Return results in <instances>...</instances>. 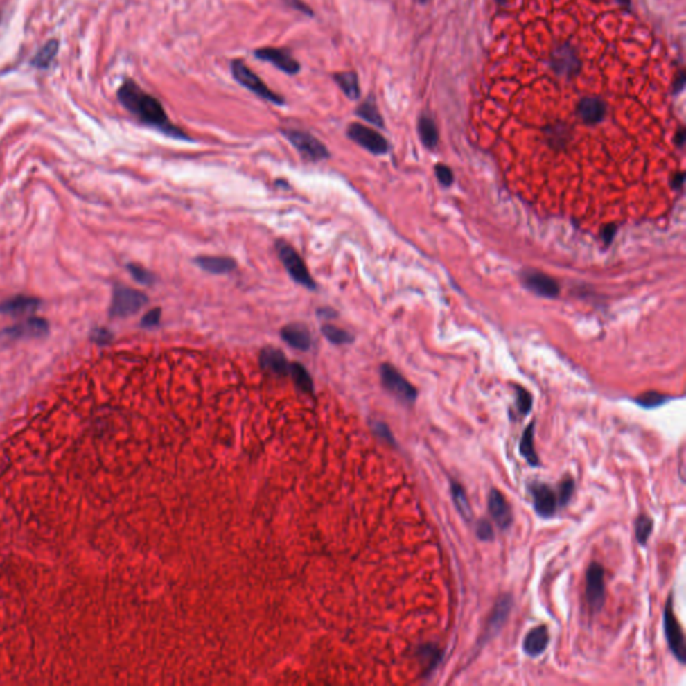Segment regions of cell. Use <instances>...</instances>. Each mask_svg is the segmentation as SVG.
Wrapping results in <instances>:
<instances>
[{
	"label": "cell",
	"mask_w": 686,
	"mask_h": 686,
	"mask_svg": "<svg viewBox=\"0 0 686 686\" xmlns=\"http://www.w3.org/2000/svg\"><path fill=\"white\" fill-rule=\"evenodd\" d=\"M586 598L594 613L601 611L605 604V570L597 562L588 565L586 572Z\"/></svg>",
	"instance_id": "9"
},
{
	"label": "cell",
	"mask_w": 686,
	"mask_h": 686,
	"mask_svg": "<svg viewBox=\"0 0 686 686\" xmlns=\"http://www.w3.org/2000/svg\"><path fill=\"white\" fill-rule=\"evenodd\" d=\"M283 3H285L290 8H292L295 11H299L303 15L314 17L313 8L307 3H304L303 0H283Z\"/></svg>",
	"instance_id": "42"
},
{
	"label": "cell",
	"mask_w": 686,
	"mask_h": 686,
	"mask_svg": "<svg viewBox=\"0 0 686 686\" xmlns=\"http://www.w3.org/2000/svg\"><path fill=\"white\" fill-rule=\"evenodd\" d=\"M450 491H452V498H453V502H455L457 511L460 512V515L464 518L466 522H469L472 519V509L468 503L463 485H460L456 482H452Z\"/></svg>",
	"instance_id": "28"
},
{
	"label": "cell",
	"mask_w": 686,
	"mask_h": 686,
	"mask_svg": "<svg viewBox=\"0 0 686 686\" xmlns=\"http://www.w3.org/2000/svg\"><path fill=\"white\" fill-rule=\"evenodd\" d=\"M259 364L264 371L272 374V376H279L284 377L290 374V362L287 361L285 355L281 350L275 347H265L261 351L259 357Z\"/></svg>",
	"instance_id": "17"
},
{
	"label": "cell",
	"mask_w": 686,
	"mask_h": 686,
	"mask_svg": "<svg viewBox=\"0 0 686 686\" xmlns=\"http://www.w3.org/2000/svg\"><path fill=\"white\" fill-rule=\"evenodd\" d=\"M57 49H58V43L55 41L49 42L47 44H44L42 47L41 50L38 51L37 57L34 58V64L38 66V67H47L51 61L54 60L55 54H57Z\"/></svg>",
	"instance_id": "30"
},
{
	"label": "cell",
	"mask_w": 686,
	"mask_h": 686,
	"mask_svg": "<svg viewBox=\"0 0 686 686\" xmlns=\"http://www.w3.org/2000/svg\"><path fill=\"white\" fill-rule=\"evenodd\" d=\"M231 73H232V77L235 81L238 82L244 89H247L248 91L254 93L261 100L271 102L276 106L285 105L284 97L275 93L274 90H271L267 86V83L263 81L262 78L254 70H251L245 64V62L240 61V60L231 62Z\"/></svg>",
	"instance_id": "2"
},
{
	"label": "cell",
	"mask_w": 686,
	"mask_h": 686,
	"mask_svg": "<svg viewBox=\"0 0 686 686\" xmlns=\"http://www.w3.org/2000/svg\"><path fill=\"white\" fill-rule=\"evenodd\" d=\"M434 172H436L439 182H441L444 186H450L453 184V172L449 166H446L444 164H437L434 168Z\"/></svg>",
	"instance_id": "39"
},
{
	"label": "cell",
	"mask_w": 686,
	"mask_h": 686,
	"mask_svg": "<svg viewBox=\"0 0 686 686\" xmlns=\"http://www.w3.org/2000/svg\"><path fill=\"white\" fill-rule=\"evenodd\" d=\"M548 641H549L548 628L545 626H538L527 634L523 649L528 656L536 657V656H540L547 649Z\"/></svg>",
	"instance_id": "21"
},
{
	"label": "cell",
	"mask_w": 686,
	"mask_h": 686,
	"mask_svg": "<svg viewBox=\"0 0 686 686\" xmlns=\"http://www.w3.org/2000/svg\"><path fill=\"white\" fill-rule=\"evenodd\" d=\"M488 509L495 520V523L499 525L502 529L508 528L513 522L512 516V509L505 500L504 496L500 493L498 489H491L489 498H488Z\"/></svg>",
	"instance_id": "16"
},
{
	"label": "cell",
	"mask_w": 686,
	"mask_h": 686,
	"mask_svg": "<svg viewBox=\"0 0 686 686\" xmlns=\"http://www.w3.org/2000/svg\"><path fill=\"white\" fill-rule=\"evenodd\" d=\"M41 301L34 297L17 295L0 303V314L6 315H24L38 310Z\"/></svg>",
	"instance_id": "19"
},
{
	"label": "cell",
	"mask_w": 686,
	"mask_h": 686,
	"mask_svg": "<svg viewBox=\"0 0 686 686\" xmlns=\"http://www.w3.org/2000/svg\"><path fill=\"white\" fill-rule=\"evenodd\" d=\"M651 531H653V520L646 515H641L635 522V538L640 545H645L647 543Z\"/></svg>",
	"instance_id": "31"
},
{
	"label": "cell",
	"mask_w": 686,
	"mask_h": 686,
	"mask_svg": "<svg viewBox=\"0 0 686 686\" xmlns=\"http://www.w3.org/2000/svg\"><path fill=\"white\" fill-rule=\"evenodd\" d=\"M275 248L278 252V258L281 259L283 267L285 268L291 279L307 290H315L317 284L314 282L302 256L295 251V248L284 240L276 243Z\"/></svg>",
	"instance_id": "3"
},
{
	"label": "cell",
	"mask_w": 686,
	"mask_h": 686,
	"mask_svg": "<svg viewBox=\"0 0 686 686\" xmlns=\"http://www.w3.org/2000/svg\"><path fill=\"white\" fill-rule=\"evenodd\" d=\"M574 488H575L574 480L571 477H565V480L559 484V489H558V504H561L562 507L568 504V502L572 498Z\"/></svg>",
	"instance_id": "35"
},
{
	"label": "cell",
	"mask_w": 686,
	"mask_h": 686,
	"mask_svg": "<svg viewBox=\"0 0 686 686\" xmlns=\"http://www.w3.org/2000/svg\"><path fill=\"white\" fill-rule=\"evenodd\" d=\"M495 1H496L498 4H500V6H504L505 1H507V0H495Z\"/></svg>",
	"instance_id": "50"
},
{
	"label": "cell",
	"mask_w": 686,
	"mask_h": 686,
	"mask_svg": "<svg viewBox=\"0 0 686 686\" xmlns=\"http://www.w3.org/2000/svg\"><path fill=\"white\" fill-rule=\"evenodd\" d=\"M381 380L385 387L401 401L409 404L416 401L417 390L392 364H385L381 366Z\"/></svg>",
	"instance_id": "10"
},
{
	"label": "cell",
	"mask_w": 686,
	"mask_h": 686,
	"mask_svg": "<svg viewBox=\"0 0 686 686\" xmlns=\"http://www.w3.org/2000/svg\"><path fill=\"white\" fill-rule=\"evenodd\" d=\"M288 376H291V378L297 385V387L299 390H302L303 393H313L314 392L313 378L303 364H298V362L290 364V374Z\"/></svg>",
	"instance_id": "27"
},
{
	"label": "cell",
	"mask_w": 686,
	"mask_h": 686,
	"mask_svg": "<svg viewBox=\"0 0 686 686\" xmlns=\"http://www.w3.org/2000/svg\"><path fill=\"white\" fill-rule=\"evenodd\" d=\"M282 134L308 161H322L330 156L326 145L308 132L299 129H283Z\"/></svg>",
	"instance_id": "5"
},
{
	"label": "cell",
	"mask_w": 686,
	"mask_h": 686,
	"mask_svg": "<svg viewBox=\"0 0 686 686\" xmlns=\"http://www.w3.org/2000/svg\"><path fill=\"white\" fill-rule=\"evenodd\" d=\"M146 303L148 298L141 291L125 285H116L110 307V315L121 318L133 315L140 311Z\"/></svg>",
	"instance_id": "6"
},
{
	"label": "cell",
	"mask_w": 686,
	"mask_h": 686,
	"mask_svg": "<svg viewBox=\"0 0 686 686\" xmlns=\"http://www.w3.org/2000/svg\"><path fill=\"white\" fill-rule=\"evenodd\" d=\"M516 404H518L519 412L523 416H527L531 412V407H532V396L525 389L520 387V386L516 387Z\"/></svg>",
	"instance_id": "36"
},
{
	"label": "cell",
	"mask_w": 686,
	"mask_h": 686,
	"mask_svg": "<svg viewBox=\"0 0 686 686\" xmlns=\"http://www.w3.org/2000/svg\"><path fill=\"white\" fill-rule=\"evenodd\" d=\"M317 313L321 318H335L337 317V311L331 307H323V308H319Z\"/></svg>",
	"instance_id": "45"
},
{
	"label": "cell",
	"mask_w": 686,
	"mask_h": 686,
	"mask_svg": "<svg viewBox=\"0 0 686 686\" xmlns=\"http://www.w3.org/2000/svg\"><path fill=\"white\" fill-rule=\"evenodd\" d=\"M195 263L209 274H213V275H222V274H228L234 270H236L238 264H236V261L232 259V258H228V256H209V255H205V256H199L195 259Z\"/></svg>",
	"instance_id": "20"
},
{
	"label": "cell",
	"mask_w": 686,
	"mask_h": 686,
	"mask_svg": "<svg viewBox=\"0 0 686 686\" xmlns=\"http://www.w3.org/2000/svg\"><path fill=\"white\" fill-rule=\"evenodd\" d=\"M684 182H685V173H683V172H681V173L676 175V176H674V179H673V188L680 189V188L684 185Z\"/></svg>",
	"instance_id": "47"
},
{
	"label": "cell",
	"mask_w": 686,
	"mask_h": 686,
	"mask_svg": "<svg viewBox=\"0 0 686 686\" xmlns=\"http://www.w3.org/2000/svg\"><path fill=\"white\" fill-rule=\"evenodd\" d=\"M667 401V397L664 396V394H660L657 392H647L645 394L640 396L635 403L642 406V407H646V409H650V407H657L660 405L665 404Z\"/></svg>",
	"instance_id": "33"
},
{
	"label": "cell",
	"mask_w": 686,
	"mask_h": 686,
	"mask_svg": "<svg viewBox=\"0 0 686 686\" xmlns=\"http://www.w3.org/2000/svg\"><path fill=\"white\" fill-rule=\"evenodd\" d=\"M281 337L284 342L297 350L307 351L311 347L310 330L303 323H291L284 326L281 330Z\"/></svg>",
	"instance_id": "18"
},
{
	"label": "cell",
	"mask_w": 686,
	"mask_h": 686,
	"mask_svg": "<svg viewBox=\"0 0 686 686\" xmlns=\"http://www.w3.org/2000/svg\"><path fill=\"white\" fill-rule=\"evenodd\" d=\"M347 137L376 156L387 153L390 148L389 142L381 133L358 122H353L351 125H349Z\"/></svg>",
	"instance_id": "8"
},
{
	"label": "cell",
	"mask_w": 686,
	"mask_h": 686,
	"mask_svg": "<svg viewBox=\"0 0 686 686\" xmlns=\"http://www.w3.org/2000/svg\"><path fill=\"white\" fill-rule=\"evenodd\" d=\"M511 606H512V598L509 595H504L502 597L496 605H495V608H493V613L488 621V628H486V633L491 634L493 631H496L498 628H500L503 624H504L508 614H509V610H511Z\"/></svg>",
	"instance_id": "25"
},
{
	"label": "cell",
	"mask_w": 686,
	"mask_h": 686,
	"mask_svg": "<svg viewBox=\"0 0 686 686\" xmlns=\"http://www.w3.org/2000/svg\"><path fill=\"white\" fill-rule=\"evenodd\" d=\"M47 333H49V323L42 318H30L26 322L6 328L1 333V337L8 341H15L21 338H41Z\"/></svg>",
	"instance_id": "14"
},
{
	"label": "cell",
	"mask_w": 686,
	"mask_h": 686,
	"mask_svg": "<svg viewBox=\"0 0 686 686\" xmlns=\"http://www.w3.org/2000/svg\"><path fill=\"white\" fill-rule=\"evenodd\" d=\"M414 1H416V3H419V4H426V3H429L430 0H414Z\"/></svg>",
	"instance_id": "49"
},
{
	"label": "cell",
	"mask_w": 686,
	"mask_h": 686,
	"mask_svg": "<svg viewBox=\"0 0 686 686\" xmlns=\"http://www.w3.org/2000/svg\"><path fill=\"white\" fill-rule=\"evenodd\" d=\"M117 97L122 106L143 125L150 126L175 140L192 141V139L182 129L170 121L161 102L146 93L137 82L133 80L123 82L118 89Z\"/></svg>",
	"instance_id": "1"
},
{
	"label": "cell",
	"mask_w": 686,
	"mask_h": 686,
	"mask_svg": "<svg viewBox=\"0 0 686 686\" xmlns=\"http://www.w3.org/2000/svg\"><path fill=\"white\" fill-rule=\"evenodd\" d=\"M686 85V76L684 70H680L674 78V82L671 85V94L678 96L680 93L684 91Z\"/></svg>",
	"instance_id": "43"
},
{
	"label": "cell",
	"mask_w": 686,
	"mask_h": 686,
	"mask_svg": "<svg viewBox=\"0 0 686 686\" xmlns=\"http://www.w3.org/2000/svg\"><path fill=\"white\" fill-rule=\"evenodd\" d=\"M255 58L259 61L268 62L278 70L288 76H297L301 71V63L295 60L287 49L278 47H262L254 51Z\"/></svg>",
	"instance_id": "11"
},
{
	"label": "cell",
	"mask_w": 686,
	"mask_h": 686,
	"mask_svg": "<svg viewBox=\"0 0 686 686\" xmlns=\"http://www.w3.org/2000/svg\"><path fill=\"white\" fill-rule=\"evenodd\" d=\"M547 137L549 142L555 143V145H561V143H565L568 139V130L565 126H561V125H555V126H551L547 129Z\"/></svg>",
	"instance_id": "37"
},
{
	"label": "cell",
	"mask_w": 686,
	"mask_h": 686,
	"mask_svg": "<svg viewBox=\"0 0 686 686\" xmlns=\"http://www.w3.org/2000/svg\"><path fill=\"white\" fill-rule=\"evenodd\" d=\"M420 654L421 657H424L425 661H426V666L429 669V671L437 665L441 660V651L439 650V647L436 646H424L421 650H420Z\"/></svg>",
	"instance_id": "34"
},
{
	"label": "cell",
	"mask_w": 686,
	"mask_h": 686,
	"mask_svg": "<svg viewBox=\"0 0 686 686\" xmlns=\"http://www.w3.org/2000/svg\"><path fill=\"white\" fill-rule=\"evenodd\" d=\"M127 270L132 275V278L136 281V282L140 283V284H143V285H150L155 283V276L152 272H149L148 270H145L141 265L139 264H129L127 265Z\"/></svg>",
	"instance_id": "32"
},
{
	"label": "cell",
	"mask_w": 686,
	"mask_h": 686,
	"mask_svg": "<svg viewBox=\"0 0 686 686\" xmlns=\"http://www.w3.org/2000/svg\"><path fill=\"white\" fill-rule=\"evenodd\" d=\"M355 114L360 118H362L364 121L369 122L377 127H381V129L385 127L384 118L378 110L374 96H369L364 102H361V105L355 110Z\"/></svg>",
	"instance_id": "23"
},
{
	"label": "cell",
	"mask_w": 686,
	"mask_h": 686,
	"mask_svg": "<svg viewBox=\"0 0 686 686\" xmlns=\"http://www.w3.org/2000/svg\"><path fill=\"white\" fill-rule=\"evenodd\" d=\"M534 508L542 518H551L558 508V496L549 485L535 482L528 486Z\"/></svg>",
	"instance_id": "13"
},
{
	"label": "cell",
	"mask_w": 686,
	"mask_h": 686,
	"mask_svg": "<svg viewBox=\"0 0 686 686\" xmlns=\"http://www.w3.org/2000/svg\"><path fill=\"white\" fill-rule=\"evenodd\" d=\"M322 334L328 342L334 344H347L354 342V335L351 333L333 324H324L322 327Z\"/></svg>",
	"instance_id": "29"
},
{
	"label": "cell",
	"mask_w": 686,
	"mask_h": 686,
	"mask_svg": "<svg viewBox=\"0 0 686 686\" xmlns=\"http://www.w3.org/2000/svg\"><path fill=\"white\" fill-rule=\"evenodd\" d=\"M607 105L601 97H583L578 102L577 116L586 125H598L605 120Z\"/></svg>",
	"instance_id": "15"
},
{
	"label": "cell",
	"mask_w": 686,
	"mask_h": 686,
	"mask_svg": "<svg viewBox=\"0 0 686 686\" xmlns=\"http://www.w3.org/2000/svg\"><path fill=\"white\" fill-rule=\"evenodd\" d=\"M617 1L625 10H630L631 8V0H617Z\"/></svg>",
	"instance_id": "48"
},
{
	"label": "cell",
	"mask_w": 686,
	"mask_h": 686,
	"mask_svg": "<svg viewBox=\"0 0 686 686\" xmlns=\"http://www.w3.org/2000/svg\"><path fill=\"white\" fill-rule=\"evenodd\" d=\"M476 534L479 536V539L484 540V542H489L493 539V528L489 522L486 520H480L477 523V527H476Z\"/></svg>",
	"instance_id": "41"
},
{
	"label": "cell",
	"mask_w": 686,
	"mask_h": 686,
	"mask_svg": "<svg viewBox=\"0 0 686 686\" xmlns=\"http://www.w3.org/2000/svg\"><path fill=\"white\" fill-rule=\"evenodd\" d=\"M549 69L556 77L574 78L581 73L582 61L579 58L578 50L570 42L558 44L548 60Z\"/></svg>",
	"instance_id": "4"
},
{
	"label": "cell",
	"mask_w": 686,
	"mask_h": 686,
	"mask_svg": "<svg viewBox=\"0 0 686 686\" xmlns=\"http://www.w3.org/2000/svg\"><path fill=\"white\" fill-rule=\"evenodd\" d=\"M664 628H665L666 641H667V645L670 647L671 653L674 654V657L681 664H685V637H684V633H683L681 626H680L678 621H677V617L674 614L673 597L671 595L669 597V599L666 602L665 608H664Z\"/></svg>",
	"instance_id": "7"
},
{
	"label": "cell",
	"mask_w": 686,
	"mask_h": 686,
	"mask_svg": "<svg viewBox=\"0 0 686 686\" xmlns=\"http://www.w3.org/2000/svg\"><path fill=\"white\" fill-rule=\"evenodd\" d=\"M685 141H686L685 129H684V127H680V129H678V132L676 133V137H674V142H676V145H677V146H680V148H683V146L685 145Z\"/></svg>",
	"instance_id": "46"
},
{
	"label": "cell",
	"mask_w": 686,
	"mask_h": 686,
	"mask_svg": "<svg viewBox=\"0 0 686 686\" xmlns=\"http://www.w3.org/2000/svg\"><path fill=\"white\" fill-rule=\"evenodd\" d=\"M161 314L162 310L160 307H155L152 310H149L141 319V326L145 327V328H152V327H156L159 326V323L161 321Z\"/></svg>",
	"instance_id": "38"
},
{
	"label": "cell",
	"mask_w": 686,
	"mask_h": 686,
	"mask_svg": "<svg viewBox=\"0 0 686 686\" xmlns=\"http://www.w3.org/2000/svg\"><path fill=\"white\" fill-rule=\"evenodd\" d=\"M334 81L338 85V87L342 90L343 94L351 100V101H358L361 98V89H360V80L357 73L354 71H342L334 74Z\"/></svg>",
	"instance_id": "22"
},
{
	"label": "cell",
	"mask_w": 686,
	"mask_h": 686,
	"mask_svg": "<svg viewBox=\"0 0 686 686\" xmlns=\"http://www.w3.org/2000/svg\"><path fill=\"white\" fill-rule=\"evenodd\" d=\"M534 426L535 424L531 423L525 428V430L522 434L520 453L528 464L532 465V466H539L540 461H539V457H538L536 450H535V444H534V430H535Z\"/></svg>",
	"instance_id": "26"
},
{
	"label": "cell",
	"mask_w": 686,
	"mask_h": 686,
	"mask_svg": "<svg viewBox=\"0 0 686 686\" xmlns=\"http://www.w3.org/2000/svg\"><path fill=\"white\" fill-rule=\"evenodd\" d=\"M419 136L428 149H434L439 143V130L432 117L423 114L419 120Z\"/></svg>",
	"instance_id": "24"
},
{
	"label": "cell",
	"mask_w": 686,
	"mask_h": 686,
	"mask_svg": "<svg viewBox=\"0 0 686 686\" xmlns=\"http://www.w3.org/2000/svg\"><path fill=\"white\" fill-rule=\"evenodd\" d=\"M522 281L525 288H528L531 292L536 294L538 297L551 299V298H556L561 291L556 281H554L551 276L540 271L527 270L522 274Z\"/></svg>",
	"instance_id": "12"
},
{
	"label": "cell",
	"mask_w": 686,
	"mask_h": 686,
	"mask_svg": "<svg viewBox=\"0 0 686 686\" xmlns=\"http://www.w3.org/2000/svg\"><path fill=\"white\" fill-rule=\"evenodd\" d=\"M615 234H617V227H615V224H607L605 228H604V231H602V239H604V242H605L606 244L613 243V239H614Z\"/></svg>",
	"instance_id": "44"
},
{
	"label": "cell",
	"mask_w": 686,
	"mask_h": 686,
	"mask_svg": "<svg viewBox=\"0 0 686 686\" xmlns=\"http://www.w3.org/2000/svg\"><path fill=\"white\" fill-rule=\"evenodd\" d=\"M90 338L93 342H96L97 344H106L113 340V334L105 327H97L91 331Z\"/></svg>",
	"instance_id": "40"
}]
</instances>
